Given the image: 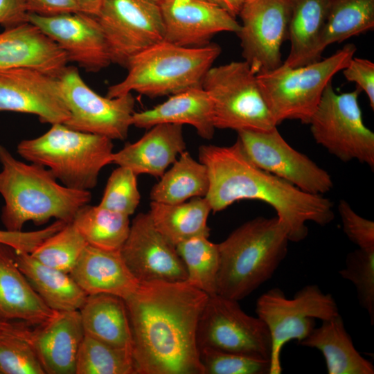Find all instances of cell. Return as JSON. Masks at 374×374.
<instances>
[{"mask_svg": "<svg viewBox=\"0 0 374 374\" xmlns=\"http://www.w3.org/2000/svg\"><path fill=\"white\" fill-rule=\"evenodd\" d=\"M84 335L132 352V337L125 300L110 294L88 295L79 310Z\"/></svg>", "mask_w": 374, "mask_h": 374, "instance_id": "27", "label": "cell"}, {"mask_svg": "<svg viewBox=\"0 0 374 374\" xmlns=\"http://www.w3.org/2000/svg\"><path fill=\"white\" fill-rule=\"evenodd\" d=\"M87 245L71 222L42 242L30 255L45 265L69 274Z\"/></svg>", "mask_w": 374, "mask_h": 374, "instance_id": "37", "label": "cell"}, {"mask_svg": "<svg viewBox=\"0 0 374 374\" xmlns=\"http://www.w3.org/2000/svg\"><path fill=\"white\" fill-rule=\"evenodd\" d=\"M338 211L343 231L359 249L374 251V222L358 215L344 199H341Z\"/></svg>", "mask_w": 374, "mask_h": 374, "instance_id": "41", "label": "cell"}, {"mask_svg": "<svg viewBox=\"0 0 374 374\" xmlns=\"http://www.w3.org/2000/svg\"><path fill=\"white\" fill-rule=\"evenodd\" d=\"M356 46L347 44L330 56L298 67L283 64L257 73L267 105L276 123L299 120L308 124L327 84L354 57Z\"/></svg>", "mask_w": 374, "mask_h": 374, "instance_id": "7", "label": "cell"}, {"mask_svg": "<svg viewBox=\"0 0 374 374\" xmlns=\"http://www.w3.org/2000/svg\"><path fill=\"white\" fill-rule=\"evenodd\" d=\"M339 275L350 281L357 291L359 304L369 315L371 324L374 323V251L361 249L349 253L345 267Z\"/></svg>", "mask_w": 374, "mask_h": 374, "instance_id": "38", "label": "cell"}, {"mask_svg": "<svg viewBox=\"0 0 374 374\" xmlns=\"http://www.w3.org/2000/svg\"><path fill=\"white\" fill-rule=\"evenodd\" d=\"M291 0H244L236 33L244 60L258 73L280 66V48L287 39Z\"/></svg>", "mask_w": 374, "mask_h": 374, "instance_id": "15", "label": "cell"}, {"mask_svg": "<svg viewBox=\"0 0 374 374\" xmlns=\"http://www.w3.org/2000/svg\"><path fill=\"white\" fill-rule=\"evenodd\" d=\"M121 253L139 283L187 280L185 265L176 246L159 231L149 213H139L133 219Z\"/></svg>", "mask_w": 374, "mask_h": 374, "instance_id": "16", "label": "cell"}, {"mask_svg": "<svg viewBox=\"0 0 374 374\" xmlns=\"http://www.w3.org/2000/svg\"><path fill=\"white\" fill-rule=\"evenodd\" d=\"M29 12L41 16H53L82 12L75 0H24Z\"/></svg>", "mask_w": 374, "mask_h": 374, "instance_id": "44", "label": "cell"}, {"mask_svg": "<svg viewBox=\"0 0 374 374\" xmlns=\"http://www.w3.org/2000/svg\"><path fill=\"white\" fill-rule=\"evenodd\" d=\"M69 274L87 295L110 294L125 300L140 284L126 265L121 249L87 245Z\"/></svg>", "mask_w": 374, "mask_h": 374, "instance_id": "23", "label": "cell"}, {"mask_svg": "<svg viewBox=\"0 0 374 374\" xmlns=\"http://www.w3.org/2000/svg\"><path fill=\"white\" fill-rule=\"evenodd\" d=\"M201 86L212 101L215 129L267 132L277 127L257 73L244 60L211 66Z\"/></svg>", "mask_w": 374, "mask_h": 374, "instance_id": "8", "label": "cell"}, {"mask_svg": "<svg viewBox=\"0 0 374 374\" xmlns=\"http://www.w3.org/2000/svg\"><path fill=\"white\" fill-rule=\"evenodd\" d=\"M186 148L183 125L159 124L138 141L113 152L111 163L128 168L137 176L148 174L161 177Z\"/></svg>", "mask_w": 374, "mask_h": 374, "instance_id": "22", "label": "cell"}, {"mask_svg": "<svg viewBox=\"0 0 374 374\" xmlns=\"http://www.w3.org/2000/svg\"><path fill=\"white\" fill-rule=\"evenodd\" d=\"M29 330V339L45 374H75L84 337L79 310L57 312Z\"/></svg>", "mask_w": 374, "mask_h": 374, "instance_id": "21", "label": "cell"}, {"mask_svg": "<svg viewBox=\"0 0 374 374\" xmlns=\"http://www.w3.org/2000/svg\"><path fill=\"white\" fill-rule=\"evenodd\" d=\"M66 223L56 220L51 225L33 231H10L0 229V243L12 247L16 252L30 253L42 242L62 229Z\"/></svg>", "mask_w": 374, "mask_h": 374, "instance_id": "42", "label": "cell"}, {"mask_svg": "<svg viewBox=\"0 0 374 374\" xmlns=\"http://www.w3.org/2000/svg\"><path fill=\"white\" fill-rule=\"evenodd\" d=\"M374 26V0H332L317 48V56L334 43L364 33Z\"/></svg>", "mask_w": 374, "mask_h": 374, "instance_id": "33", "label": "cell"}, {"mask_svg": "<svg viewBox=\"0 0 374 374\" xmlns=\"http://www.w3.org/2000/svg\"><path fill=\"white\" fill-rule=\"evenodd\" d=\"M255 311L271 339L269 374L281 373L280 356L286 343L307 337L315 328V319L323 321L339 314L332 295L315 284L303 287L292 299L280 288H271L258 299Z\"/></svg>", "mask_w": 374, "mask_h": 374, "instance_id": "9", "label": "cell"}, {"mask_svg": "<svg viewBox=\"0 0 374 374\" xmlns=\"http://www.w3.org/2000/svg\"><path fill=\"white\" fill-rule=\"evenodd\" d=\"M150 215L159 231L175 246L197 236L208 237L211 206L204 197L179 204L151 202Z\"/></svg>", "mask_w": 374, "mask_h": 374, "instance_id": "30", "label": "cell"}, {"mask_svg": "<svg viewBox=\"0 0 374 374\" xmlns=\"http://www.w3.org/2000/svg\"><path fill=\"white\" fill-rule=\"evenodd\" d=\"M196 339L198 349L210 348L270 360L271 339L265 323L245 313L238 301L218 294L208 296Z\"/></svg>", "mask_w": 374, "mask_h": 374, "instance_id": "11", "label": "cell"}, {"mask_svg": "<svg viewBox=\"0 0 374 374\" xmlns=\"http://www.w3.org/2000/svg\"><path fill=\"white\" fill-rule=\"evenodd\" d=\"M221 52V47L213 43L185 47L163 40L132 57L125 66L126 77L109 87L106 96L136 91L157 98L201 86Z\"/></svg>", "mask_w": 374, "mask_h": 374, "instance_id": "5", "label": "cell"}, {"mask_svg": "<svg viewBox=\"0 0 374 374\" xmlns=\"http://www.w3.org/2000/svg\"><path fill=\"white\" fill-rule=\"evenodd\" d=\"M59 79L70 114L64 125L112 140L127 138L135 106L132 93L112 98L103 97L89 87L73 66H66Z\"/></svg>", "mask_w": 374, "mask_h": 374, "instance_id": "13", "label": "cell"}, {"mask_svg": "<svg viewBox=\"0 0 374 374\" xmlns=\"http://www.w3.org/2000/svg\"><path fill=\"white\" fill-rule=\"evenodd\" d=\"M71 222L88 245L109 251L121 249L130 229L129 216L99 204L82 206Z\"/></svg>", "mask_w": 374, "mask_h": 374, "instance_id": "32", "label": "cell"}, {"mask_svg": "<svg viewBox=\"0 0 374 374\" xmlns=\"http://www.w3.org/2000/svg\"><path fill=\"white\" fill-rule=\"evenodd\" d=\"M113 147L106 136L55 123L42 135L20 141L17 152L26 161L48 168L64 186L90 190L97 185L101 170L112 163Z\"/></svg>", "mask_w": 374, "mask_h": 374, "instance_id": "6", "label": "cell"}, {"mask_svg": "<svg viewBox=\"0 0 374 374\" xmlns=\"http://www.w3.org/2000/svg\"><path fill=\"white\" fill-rule=\"evenodd\" d=\"M140 199L137 175L128 168L118 166L107 179L99 205L130 217L138 207Z\"/></svg>", "mask_w": 374, "mask_h": 374, "instance_id": "40", "label": "cell"}, {"mask_svg": "<svg viewBox=\"0 0 374 374\" xmlns=\"http://www.w3.org/2000/svg\"><path fill=\"white\" fill-rule=\"evenodd\" d=\"M332 0H291L287 29L290 51L283 62L298 67L320 60L317 56L319 44Z\"/></svg>", "mask_w": 374, "mask_h": 374, "instance_id": "28", "label": "cell"}, {"mask_svg": "<svg viewBox=\"0 0 374 374\" xmlns=\"http://www.w3.org/2000/svg\"><path fill=\"white\" fill-rule=\"evenodd\" d=\"M82 12L96 16L103 0H75Z\"/></svg>", "mask_w": 374, "mask_h": 374, "instance_id": "47", "label": "cell"}, {"mask_svg": "<svg viewBox=\"0 0 374 374\" xmlns=\"http://www.w3.org/2000/svg\"><path fill=\"white\" fill-rule=\"evenodd\" d=\"M238 139L245 154L256 166L301 190L322 195L332 188L330 175L290 146L277 127L267 132L240 131Z\"/></svg>", "mask_w": 374, "mask_h": 374, "instance_id": "14", "label": "cell"}, {"mask_svg": "<svg viewBox=\"0 0 374 374\" xmlns=\"http://www.w3.org/2000/svg\"><path fill=\"white\" fill-rule=\"evenodd\" d=\"M159 5L163 40L178 46H205L215 35L237 33L240 27L235 17L208 0H162Z\"/></svg>", "mask_w": 374, "mask_h": 374, "instance_id": "19", "label": "cell"}, {"mask_svg": "<svg viewBox=\"0 0 374 374\" xmlns=\"http://www.w3.org/2000/svg\"><path fill=\"white\" fill-rule=\"evenodd\" d=\"M198 157L208 170L209 188L205 197L214 213L242 199L262 201L275 210L289 240L294 242L307 237L308 222L326 226L334 220L329 199L305 193L256 166L238 139L231 146L201 145Z\"/></svg>", "mask_w": 374, "mask_h": 374, "instance_id": "2", "label": "cell"}, {"mask_svg": "<svg viewBox=\"0 0 374 374\" xmlns=\"http://www.w3.org/2000/svg\"><path fill=\"white\" fill-rule=\"evenodd\" d=\"M24 0H0V25L8 28L27 21Z\"/></svg>", "mask_w": 374, "mask_h": 374, "instance_id": "45", "label": "cell"}, {"mask_svg": "<svg viewBox=\"0 0 374 374\" xmlns=\"http://www.w3.org/2000/svg\"><path fill=\"white\" fill-rule=\"evenodd\" d=\"M208 296L187 280L153 281L125 299L136 374H204L196 335Z\"/></svg>", "mask_w": 374, "mask_h": 374, "instance_id": "1", "label": "cell"}, {"mask_svg": "<svg viewBox=\"0 0 374 374\" xmlns=\"http://www.w3.org/2000/svg\"><path fill=\"white\" fill-rule=\"evenodd\" d=\"M55 312L44 303L19 269L15 250L0 243V321L37 326Z\"/></svg>", "mask_w": 374, "mask_h": 374, "instance_id": "24", "label": "cell"}, {"mask_svg": "<svg viewBox=\"0 0 374 374\" xmlns=\"http://www.w3.org/2000/svg\"><path fill=\"white\" fill-rule=\"evenodd\" d=\"M190 125L203 139L213 138V123L212 101L207 92L197 86L169 96V98L144 111L134 112L132 125L150 129L159 124Z\"/></svg>", "mask_w": 374, "mask_h": 374, "instance_id": "25", "label": "cell"}, {"mask_svg": "<svg viewBox=\"0 0 374 374\" xmlns=\"http://www.w3.org/2000/svg\"><path fill=\"white\" fill-rule=\"evenodd\" d=\"M299 342L319 350L325 359L328 374H373V364L356 350L341 316L321 321Z\"/></svg>", "mask_w": 374, "mask_h": 374, "instance_id": "26", "label": "cell"}, {"mask_svg": "<svg viewBox=\"0 0 374 374\" xmlns=\"http://www.w3.org/2000/svg\"><path fill=\"white\" fill-rule=\"evenodd\" d=\"M204 374H269L271 362L262 357L210 348L199 349Z\"/></svg>", "mask_w": 374, "mask_h": 374, "instance_id": "39", "label": "cell"}, {"mask_svg": "<svg viewBox=\"0 0 374 374\" xmlns=\"http://www.w3.org/2000/svg\"><path fill=\"white\" fill-rule=\"evenodd\" d=\"M75 374H136L132 352L84 335L78 353Z\"/></svg>", "mask_w": 374, "mask_h": 374, "instance_id": "36", "label": "cell"}, {"mask_svg": "<svg viewBox=\"0 0 374 374\" xmlns=\"http://www.w3.org/2000/svg\"><path fill=\"white\" fill-rule=\"evenodd\" d=\"M30 326L9 321L0 330V374H45L29 339Z\"/></svg>", "mask_w": 374, "mask_h": 374, "instance_id": "35", "label": "cell"}, {"mask_svg": "<svg viewBox=\"0 0 374 374\" xmlns=\"http://www.w3.org/2000/svg\"><path fill=\"white\" fill-rule=\"evenodd\" d=\"M345 78L355 82L361 91H364L374 109V63L365 58L353 57L342 70Z\"/></svg>", "mask_w": 374, "mask_h": 374, "instance_id": "43", "label": "cell"}, {"mask_svg": "<svg viewBox=\"0 0 374 374\" xmlns=\"http://www.w3.org/2000/svg\"><path fill=\"white\" fill-rule=\"evenodd\" d=\"M27 21L39 27L66 53L69 62L89 72H97L112 62L108 45L96 17L82 12L53 16L29 12Z\"/></svg>", "mask_w": 374, "mask_h": 374, "instance_id": "18", "label": "cell"}, {"mask_svg": "<svg viewBox=\"0 0 374 374\" xmlns=\"http://www.w3.org/2000/svg\"><path fill=\"white\" fill-rule=\"evenodd\" d=\"M290 242L275 217H258L217 244V294L240 301L270 279L285 259Z\"/></svg>", "mask_w": 374, "mask_h": 374, "instance_id": "4", "label": "cell"}, {"mask_svg": "<svg viewBox=\"0 0 374 374\" xmlns=\"http://www.w3.org/2000/svg\"><path fill=\"white\" fill-rule=\"evenodd\" d=\"M197 236L176 245L187 272V281L208 296L217 294V278L219 270L217 244Z\"/></svg>", "mask_w": 374, "mask_h": 374, "instance_id": "34", "label": "cell"}, {"mask_svg": "<svg viewBox=\"0 0 374 374\" xmlns=\"http://www.w3.org/2000/svg\"><path fill=\"white\" fill-rule=\"evenodd\" d=\"M0 163V195L4 200L1 221L8 231H22L28 222L42 225L51 218L69 223L91 202L90 190L59 184L48 168L16 159L2 145Z\"/></svg>", "mask_w": 374, "mask_h": 374, "instance_id": "3", "label": "cell"}, {"mask_svg": "<svg viewBox=\"0 0 374 374\" xmlns=\"http://www.w3.org/2000/svg\"><path fill=\"white\" fill-rule=\"evenodd\" d=\"M362 91L337 93L332 81L323 91L308 124L317 144L342 161L352 160L374 168V133L363 121L358 103Z\"/></svg>", "mask_w": 374, "mask_h": 374, "instance_id": "10", "label": "cell"}, {"mask_svg": "<svg viewBox=\"0 0 374 374\" xmlns=\"http://www.w3.org/2000/svg\"><path fill=\"white\" fill-rule=\"evenodd\" d=\"M0 112L36 115L51 125L64 123L70 115L60 79L30 68L0 71Z\"/></svg>", "mask_w": 374, "mask_h": 374, "instance_id": "17", "label": "cell"}, {"mask_svg": "<svg viewBox=\"0 0 374 374\" xmlns=\"http://www.w3.org/2000/svg\"><path fill=\"white\" fill-rule=\"evenodd\" d=\"M226 10L232 16L238 15L244 0H208Z\"/></svg>", "mask_w": 374, "mask_h": 374, "instance_id": "46", "label": "cell"}, {"mask_svg": "<svg viewBox=\"0 0 374 374\" xmlns=\"http://www.w3.org/2000/svg\"><path fill=\"white\" fill-rule=\"evenodd\" d=\"M9 321H0V330L3 328Z\"/></svg>", "mask_w": 374, "mask_h": 374, "instance_id": "48", "label": "cell"}, {"mask_svg": "<svg viewBox=\"0 0 374 374\" xmlns=\"http://www.w3.org/2000/svg\"><path fill=\"white\" fill-rule=\"evenodd\" d=\"M68 62L59 45L28 21L0 33V71L30 68L59 78Z\"/></svg>", "mask_w": 374, "mask_h": 374, "instance_id": "20", "label": "cell"}, {"mask_svg": "<svg viewBox=\"0 0 374 374\" xmlns=\"http://www.w3.org/2000/svg\"><path fill=\"white\" fill-rule=\"evenodd\" d=\"M95 17L112 62L124 67L132 57L163 40L161 9L152 0H103Z\"/></svg>", "mask_w": 374, "mask_h": 374, "instance_id": "12", "label": "cell"}, {"mask_svg": "<svg viewBox=\"0 0 374 374\" xmlns=\"http://www.w3.org/2000/svg\"><path fill=\"white\" fill-rule=\"evenodd\" d=\"M160 178L150 191L152 202L179 204L193 197H206L209 188L206 166L186 150Z\"/></svg>", "mask_w": 374, "mask_h": 374, "instance_id": "31", "label": "cell"}, {"mask_svg": "<svg viewBox=\"0 0 374 374\" xmlns=\"http://www.w3.org/2000/svg\"><path fill=\"white\" fill-rule=\"evenodd\" d=\"M16 262L33 290L52 310H79L84 305L88 295L69 273L41 263L29 253L16 252Z\"/></svg>", "mask_w": 374, "mask_h": 374, "instance_id": "29", "label": "cell"}, {"mask_svg": "<svg viewBox=\"0 0 374 374\" xmlns=\"http://www.w3.org/2000/svg\"><path fill=\"white\" fill-rule=\"evenodd\" d=\"M152 1H155V2H157V3H159L161 1H162V0H152Z\"/></svg>", "mask_w": 374, "mask_h": 374, "instance_id": "49", "label": "cell"}]
</instances>
